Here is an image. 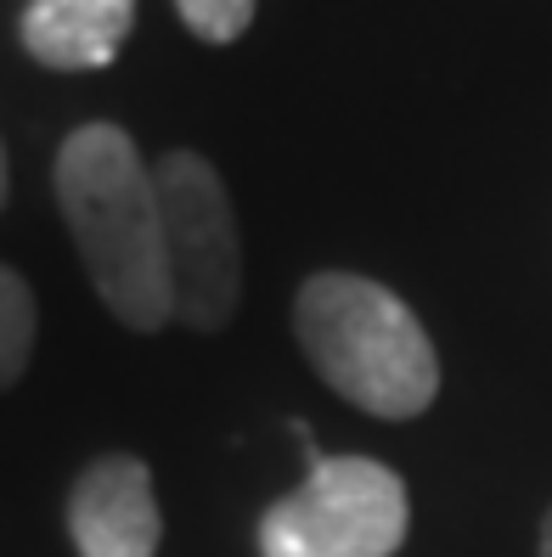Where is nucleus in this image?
<instances>
[{
    "label": "nucleus",
    "mask_w": 552,
    "mask_h": 557,
    "mask_svg": "<svg viewBox=\"0 0 552 557\" xmlns=\"http://www.w3.org/2000/svg\"><path fill=\"white\" fill-rule=\"evenodd\" d=\"M62 225L79 248V265L108 315L130 333H158L170 315L164 220L158 186L136 141L119 124H79L51 163Z\"/></svg>",
    "instance_id": "1"
},
{
    "label": "nucleus",
    "mask_w": 552,
    "mask_h": 557,
    "mask_svg": "<svg viewBox=\"0 0 552 557\" xmlns=\"http://www.w3.org/2000/svg\"><path fill=\"white\" fill-rule=\"evenodd\" d=\"M294 338L355 411L406 422L440 395V355L401 293L355 271H316L294 299Z\"/></svg>",
    "instance_id": "2"
},
{
    "label": "nucleus",
    "mask_w": 552,
    "mask_h": 557,
    "mask_svg": "<svg viewBox=\"0 0 552 557\" xmlns=\"http://www.w3.org/2000/svg\"><path fill=\"white\" fill-rule=\"evenodd\" d=\"M412 502L395 468L372 456H321L305 484L259 518V557H395Z\"/></svg>",
    "instance_id": "3"
},
{
    "label": "nucleus",
    "mask_w": 552,
    "mask_h": 557,
    "mask_svg": "<svg viewBox=\"0 0 552 557\" xmlns=\"http://www.w3.org/2000/svg\"><path fill=\"white\" fill-rule=\"evenodd\" d=\"M158 220H164L170 315L192 333H220L243 299V243L225 181L209 158L170 152L152 170Z\"/></svg>",
    "instance_id": "4"
},
{
    "label": "nucleus",
    "mask_w": 552,
    "mask_h": 557,
    "mask_svg": "<svg viewBox=\"0 0 552 557\" xmlns=\"http://www.w3.org/2000/svg\"><path fill=\"white\" fill-rule=\"evenodd\" d=\"M69 535L79 557H158L164 512L142 456L108 450L69 490Z\"/></svg>",
    "instance_id": "5"
},
{
    "label": "nucleus",
    "mask_w": 552,
    "mask_h": 557,
    "mask_svg": "<svg viewBox=\"0 0 552 557\" xmlns=\"http://www.w3.org/2000/svg\"><path fill=\"white\" fill-rule=\"evenodd\" d=\"M130 23H136V0H28L17 35L40 69L90 74L124 51Z\"/></svg>",
    "instance_id": "6"
},
{
    "label": "nucleus",
    "mask_w": 552,
    "mask_h": 557,
    "mask_svg": "<svg viewBox=\"0 0 552 557\" xmlns=\"http://www.w3.org/2000/svg\"><path fill=\"white\" fill-rule=\"evenodd\" d=\"M35 333H40V305L28 276H17L7 259H0V395L28 372V355H35Z\"/></svg>",
    "instance_id": "7"
},
{
    "label": "nucleus",
    "mask_w": 552,
    "mask_h": 557,
    "mask_svg": "<svg viewBox=\"0 0 552 557\" xmlns=\"http://www.w3.org/2000/svg\"><path fill=\"white\" fill-rule=\"evenodd\" d=\"M254 7H259V0H175L181 23H186L198 40H209V46L243 40L248 23H254Z\"/></svg>",
    "instance_id": "8"
},
{
    "label": "nucleus",
    "mask_w": 552,
    "mask_h": 557,
    "mask_svg": "<svg viewBox=\"0 0 552 557\" xmlns=\"http://www.w3.org/2000/svg\"><path fill=\"white\" fill-rule=\"evenodd\" d=\"M541 557H552V507H547V518H541Z\"/></svg>",
    "instance_id": "9"
},
{
    "label": "nucleus",
    "mask_w": 552,
    "mask_h": 557,
    "mask_svg": "<svg viewBox=\"0 0 552 557\" xmlns=\"http://www.w3.org/2000/svg\"><path fill=\"white\" fill-rule=\"evenodd\" d=\"M0 203H7V147H0Z\"/></svg>",
    "instance_id": "10"
}]
</instances>
